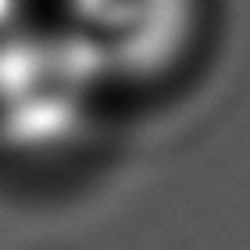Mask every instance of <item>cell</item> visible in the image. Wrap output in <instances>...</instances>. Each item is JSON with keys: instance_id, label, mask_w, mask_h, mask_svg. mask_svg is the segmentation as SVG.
I'll return each instance as SVG.
<instances>
[{"instance_id": "cell-3", "label": "cell", "mask_w": 250, "mask_h": 250, "mask_svg": "<svg viewBox=\"0 0 250 250\" xmlns=\"http://www.w3.org/2000/svg\"><path fill=\"white\" fill-rule=\"evenodd\" d=\"M15 7H18V0H0V25L11 18V11H15ZM0 43H4V36H0Z\"/></svg>"}, {"instance_id": "cell-2", "label": "cell", "mask_w": 250, "mask_h": 250, "mask_svg": "<svg viewBox=\"0 0 250 250\" xmlns=\"http://www.w3.org/2000/svg\"><path fill=\"white\" fill-rule=\"evenodd\" d=\"M83 40L93 47L104 72L157 75L189 43V0H75Z\"/></svg>"}, {"instance_id": "cell-1", "label": "cell", "mask_w": 250, "mask_h": 250, "mask_svg": "<svg viewBox=\"0 0 250 250\" xmlns=\"http://www.w3.org/2000/svg\"><path fill=\"white\" fill-rule=\"evenodd\" d=\"M104 72L93 47L75 43H0V140L18 150H47L75 132L86 86Z\"/></svg>"}]
</instances>
